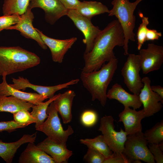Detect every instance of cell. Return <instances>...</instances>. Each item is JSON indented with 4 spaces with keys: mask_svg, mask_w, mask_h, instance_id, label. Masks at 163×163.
Here are the masks:
<instances>
[{
    "mask_svg": "<svg viewBox=\"0 0 163 163\" xmlns=\"http://www.w3.org/2000/svg\"><path fill=\"white\" fill-rule=\"evenodd\" d=\"M19 163H55L49 155L36 145L34 143H28L21 154Z\"/></svg>",
    "mask_w": 163,
    "mask_h": 163,
    "instance_id": "21",
    "label": "cell"
},
{
    "mask_svg": "<svg viewBox=\"0 0 163 163\" xmlns=\"http://www.w3.org/2000/svg\"><path fill=\"white\" fill-rule=\"evenodd\" d=\"M40 62L36 54L20 46L0 47V76L24 71Z\"/></svg>",
    "mask_w": 163,
    "mask_h": 163,
    "instance_id": "3",
    "label": "cell"
},
{
    "mask_svg": "<svg viewBox=\"0 0 163 163\" xmlns=\"http://www.w3.org/2000/svg\"><path fill=\"white\" fill-rule=\"evenodd\" d=\"M59 93L54 95L52 98L45 102H42L37 105H34L32 107V111L30 113L31 115L36 120L35 128L40 126L47 118L46 113L47 108L50 103L58 97Z\"/></svg>",
    "mask_w": 163,
    "mask_h": 163,
    "instance_id": "27",
    "label": "cell"
},
{
    "mask_svg": "<svg viewBox=\"0 0 163 163\" xmlns=\"http://www.w3.org/2000/svg\"><path fill=\"white\" fill-rule=\"evenodd\" d=\"M139 50L141 69L143 74L146 75L160 69L163 62L162 46L149 43L146 49Z\"/></svg>",
    "mask_w": 163,
    "mask_h": 163,
    "instance_id": "10",
    "label": "cell"
},
{
    "mask_svg": "<svg viewBox=\"0 0 163 163\" xmlns=\"http://www.w3.org/2000/svg\"><path fill=\"white\" fill-rule=\"evenodd\" d=\"M118 122H122L125 131L127 135L142 131V120L145 117L143 109L137 111L128 107H124L123 110L119 114Z\"/></svg>",
    "mask_w": 163,
    "mask_h": 163,
    "instance_id": "16",
    "label": "cell"
},
{
    "mask_svg": "<svg viewBox=\"0 0 163 163\" xmlns=\"http://www.w3.org/2000/svg\"><path fill=\"white\" fill-rule=\"evenodd\" d=\"M13 116L15 122L25 127L36 122V119L27 110H20L13 114Z\"/></svg>",
    "mask_w": 163,
    "mask_h": 163,
    "instance_id": "30",
    "label": "cell"
},
{
    "mask_svg": "<svg viewBox=\"0 0 163 163\" xmlns=\"http://www.w3.org/2000/svg\"><path fill=\"white\" fill-rule=\"evenodd\" d=\"M140 163L141 161L133 160L128 158L123 152H113L111 157L105 159L103 163Z\"/></svg>",
    "mask_w": 163,
    "mask_h": 163,
    "instance_id": "33",
    "label": "cell"
},
{
    "mask_svg": "<svg viewBox=\"0 0 163 163\" xmlns=\"http://www.w3.org/2000/svg\"><path fill=\"white\" fill-rule=\"evenodd\" d=\"M25 142L22 137L12 142H4L0 139V157L7 163H11L18 149Z\"/></svg>",
    "mask_w": 163,
    "mask_h": 163,
    "instance_id": "24",
    "label": "cell"
},
{
    "mask_svg": "<svg viewBox=\"0 0 163 163\" xmlns=\"http://www.w3.org/2000/svg\"><path fill=\"white\" fill-rule=\"evenodd\" d=\"M76 10L83 16L91 20L96 15L110 12L106 5L97 1L81 2Z\"/></svg>",
    "mask_w": 163,
    "mask_h": 163,
    "instance_id": "23",
    "label": "cell"
},
{
    "mask_svg": "<svg viewBox=\"0 0 163 163\" xmlns=\"http://www.w3.org/2000/svg\"><path fill=\"white\" fill-rule=\"evenodd\" d=\"M66 15L83 34L84 38L82 41L86 45L84 53L90 52L101 30L98 27L95 26L92 24L91 19L83 16L76 10H68Z\"/></svg>",
    "mask_w": 163,
    "mask_h": 163,
    "instance_id": "9",
    "label": "cell"
},
{
    "mask_svg": "<svg viewBox=\"0 0 163 163\" xmlns=\"http://www.w3.org/2000/svg\"><path fill=\"white\" fill-rule=\"evenodd\" d=\"M67 10H76L81 2L79 0H58Z\"/></svg>",
    "mask_w": 163,
    "mask_h": 163,
    "instance_id": "37",
    "label": "cell"
},
{
    "mask_svg": "<svg viewBox=\"0 0 163 163\" xmlns=\"http://www.w3.org/2000/svg\"><path fill=\"white\" fill-rule=\"evenodd\" d=\"M121 70L124 82L133 94H139L143 86L139 74L141 70L139 55L130 54Z\"/></svg>",
    "mask_w": 163,
    "mask_h": 163,
    "instance_id": "8",
    "label": "cell"
},
{
    "mask_svg": "<svg viewBox=\"0 0 163 163\" xmlns=\"http://www.w3.org/2000/svg\"><path fill=\"white\" fill-rule=\"evenodd\" d=\"M80 142L87 147H91L97 150L106 159L111 157L113 153L105 141L102 135H98L93 139H81L80 140Z\"/></svg>",
    "mask_w": 163,
    "mask_h": 163,
    "instance_id": "25",
    "label": "cell"
},
{
    "mask_svg": "<svg viewBox=\"0 0 163 163\" xmlns=\"http://www.w3.org/2000/svg\"><path fill=\"white\" fill-rule=\"evenodd\" d=\"M143 0H136L131 2L129 0H113L111 3L112 8L108 13L109 16H115L122 29L124 37V54H129L128 44L129 40L135 41L133 30L135 26L136 17L134 12L138 5Z\"/></svg>",
    "mask_w": 163,
    "mask_h": 163,
    "instance_id": "4",
    "label": "cell"
},
{
    "mask_svg": "<svg viewBox=\"0 0 163 163\" xmlns=\"http://www.w3.org/2000/svg\"><path fill=\"white\" fill-rule=\"evenodd\" d=\"M142 81L143 86L139 95L143 106L145 117H149L154 115L161 109L163 98L151 89V81L149 77H144Z\"/></svg>",
    "mask_w": 163,
    "mask_h": 163,
    "instance_id": "11",
    "label": "cell"
},
{
    "mask_svg": "<svg viewBox=\"0 0 163 163\" xmlns=\"http://www.w3.org/2000/svg\"><path fill=\"white\" fill-rule=\"evenodd\" d=\"M34 104L12 96L0 95V112L12 114L22 110H30Z\"/></svg>",
    "mask_w": 163,
    "mask_h": 163,
    "instance_id": "22",
    "label": "cell"
},
{
    "mask_svg": "<svg viewBox=\"0 0 163 163\" xmlns=\"http://www.w3.org/2000/svg\"><path fill=\"white\" fill-rule=\"evenodd\" d=\"M46 113L47 119L36 129L44 133L49 139L57 143L66 144L69 136L74 133L72 127L69 125L67 129L64 130L53 101L48 106Z\"/></svg>",
    "mask_w": 163,
    "mask_h": 163,
    "instance_id": "5",
    "label": "cell"
},
{
    "mask_svg": "<svg viewBox=\"0 0 163 163\" xmlns=\"http://www.w3.org/2000/svg\"><path fill=\"white\" fill-rule=\"evenodd\" d=\"M148 147L155 161L157 163H163V151L159 148L158 145L150 143L148 145Z\"/></svg>",
    "mask_w": 163,
    "mask_h": 163,
    "instance_id": "36",
    "label": "cell"
},
{
    "mask_svg": "<svg viewBox=\"0 0 163 163\" xmlns=\"http://www.w3.org/2000/svg\"><path fill=\"white\" fill-rule=\"evenodd\" d=\"M21 18V15L14 14L3 15L0 17V32L3 29L7 30L11 26L18 23Z\"/></svg>",
    "mask_w": 163,
    "mask_h": 163,
    "instance_id": "32",
    "label": "cell"
},
{
    "mask_svg": "<svg viewBox=\"0 0 163 163\" xmlns=\"http://www.w3.org/2000/svg\"><path fill=\"white\" fill-rule=\"evenodd\" d=\"M31 10L27 7L25 12L21 15L19 21L15 25L11 26L7 30H16L19 31L23 36L34 40L42 49L46 50L47 47L33 26L32 22L34 17Z\"/></svg>",
    "mask_w": 163,
    "mask_h": 163,
    "instance_id": "15",
    "label": "cell"
},
{
    "mask_svg": "<svg viewBox=\"0 0 163 163\" xmlns=\"http://www.w3.org/2000/svg\"><path fill=\"white\" fill-rule=\"evenodd\" d=\"M25 127L14 120L0 122V132L6 131L10 133L16 130L17 129Z\"/></svg>",
    "mask_w": 163,
    "mask_h": 163,
    "instance_id": "35",
    "label": "cell"
},
{
    "mask_svg": "<svg viewBox=\"0 0 163 163\" xmlns=\"http://www.w3.org/2000/svg\"><path fill=\"white\" fill-rule=\"evenodd\" d=\"M30 0H4L2 7L3 15H21L26 10Z\"/></svg>",
    "mask_w": 163,
    "mask_h": 163,
    "instance_id": "26",
    "label": "cell"
},
{
    "mask_svg": "<svg viewBox=\"0 0 163 163\" xmlns=\"http://www.w3.org/2000/svg\"><path fill=\"white\" fill-rule=\"evenodd\" d=\"M116 57L103 64L98 70L89 72H82L80 78L84 87L90 93L92 101L97 100L104 107L106 104L107 89L117 68Z\"/></svg>",
    "mask_w": 163,
    "mask_h": 163,
    "instance_id": "2",
    "label": "cell"
},
{
    "mask_svg": "<svg viewBox=\"0 0 163 163\" xmlns=\"http://www.w3.org/2000/svg\"><path fill=\"white\" fill-rule=\"evenodd\" d=\"M152 91L155 92L163 98V87L160 85L151 86Z\"/></svg>",
    "mask_w": 163,
    "mask_h": 163,
    "instance_id": "39",
    "label": "cell"
},
{
    "mask_svg": "<svg viewBox=\"0 0 163 163\" xmlns=\"http://www.w3.org/2000/svg\"><path fill=\"white\" fill-rule=\"evenodd\" d=\"M97 113L92 110H86L82 114L81 120L82 124L85 126H91L97 122Z\"/></svg>",
    "mask_w": 163,
    "mask_h": 163,
    "instance_id": "34",
    "label": "cell"
},
{
    "mask_svg": "<svg viewBox=\"0 0 163 163\" xmlns=\"http://www.w3.org/2000/svg\"><path fill=\"white\" fill-rule=\"evenodd\" d=\"M148 143L142 131L127 135L123 152L128 158L133 160L155 163Z\"/></svg>",
    "mask_w": 163,
    "mask_h": 163,
    "instance_id": "6",
    "label": "cell"
},
{
    "mask_svg": "<svg viewBox=\"0 0 163 163\" xmlns=\"http://www.w3.org/2000/svg\"><path fill=\"white\" fill-rule=\"evenodd\" d=\"M139 15L142 20V22L138 27L137 34V49L140 50L144 43L146 41V34L148 29L147 26L149 22L148 18L144 16L140 12L139 13Z\"/></svg>",
    "mask_w": 163,
    "mask_h": 163,
    "instance_id": "29",
    "label": "cell"
},
{
    "mask_svg": "<svg viewBox=\"0 0 163 163\" xmlns=\"http://www.w3.org/2000/svg\"><path fill=\"white\" fill-rule=\"evenodd\" d=\"M88 149L84 156V159L90 163H103L106 159L104 156L95 149L88 147Z\"/></svg>",
    "mask_w": 163,
    "mask_h": 163,
    "instance_id": "31",
    "label": "cell"
},
{
    "mask_svg": "<svg viewBox=\"0 0 163 163\" xmlns=\"http://www.w3.org/2000/svg\"><path fill=\"white\" fill-rule=\"evenodd\" d=\"M6 76L5 74L2 75V82L0 84V95L5 96H12L34 105H37L48 98L47 97L38 93L24 92L13 88L7 83Z\"/></svg>",
    "mask_w": 163,
    "mask_h": 163,
    "instance_id": "18",
    "label": "cell"
},
{
    "mask_svg": "<svg viewBox=\"0 0 163 163\" xmlns=\"http://www.w3.org/2000/svg\"><path fill=\"white\" fill-rule=\"evenodd\" d=\"M37 146L50 155L55 163L67 162L72 155V151L67 148L66 144L57 143L47 137Z\"/></svg>",
    "mask_w": 163,
    "mask_h": 163,
    "instance_id": "17",
    "label": "cell"
},
{
    "mask_svg": "<svg viewBox=\"0 0 163 163\" xmlns=\"http://www.w3.org/2000/svg\"><path fill=\"white\" fill-rule=\"evenodd\" d=\"M76 95L75 91L69 90L59 96L53 101L55 107L60 114L64 124L70 122L72 118V108L73 100Z\"/></svg>",
    "mask_w": 163,
    "mask_h": 163,
    "instance_id": "20",
    "label": "cell"
},
{
    "mask_svg": "<svg viewBox=\"0 0 163 163\" xmlns=\"http://www.w3.org/2000/svg\"><path fill=\"white\" fill-rule=\"evenodd\" d=\"M124 37L117 20L112 21L101 31L91 50L84 53V66L82 72H89L99 69L106 62L116 58L113 50L117 46H123Z\"/></svg>",
    "mask_w": 163,
    "mask_h": 163,
    "instance_id": "1",
    "label": "cell"
},
{
    "mask_svg": "<svg viewBox=\"0 0 163 163\" xmlns=\"http://www.w3.org/2000/svg\"><path fill=\"white\" fill-rule=\"evenodd\" d=\"M79 81L78 78L72 79L66 83L53 86H43L34 85L30 83L26 78L19 76L17 78H12V84L9 85L13 88L25 90L27 88H30L42 95L51 98L54 96L55 93L58 91L69 87L70 85L77 84Z\"/></svg>",
    "mask_w": 163,
    "mask_h": 163,
    "instance_id": "12",
    "label": "cell"
},
{
    "mask_svg": "<svg viewBox=\"0 0 163 163\" xmlns=\"http://www.w3.org/2000/svg\"><path fill=\"white\" fill-rule=\"evenodd\" d=\"M161 36V32H158L155 29H148L146 34V41L158 40Z\"/></svg>",
    "mask_w": 163,
    "mask_h": 163,
    "instance_id": "38",
    "label": "cell"
},
{
    "mask_svg": "<svg viewBox=\"0 0 163 163\" xmlns=\"http://www.w3.org/2000/svg\"><path fill=\"white\" fill-rule=\"evenodd\" d=\"M35 29L44 43L50 49L53 61L62 63L65 54L77 40V38L63 40L55 39L47 36L40 30Z\"/></svg>",
    "mask_w": 163,
    "mask_h": 163,
    "instance_id": "14",
    "label": "cell"
},
{
    "mask_svg": "<svg viewBox=\"0 0 163 163\" xmlns=\"http://www.w3.org/2000/svg\"><path fill=\"white\" fill-rule=\"evenodd\" d=\"M145 138L148 143L158 144L163 142V121L156 123L144 133Z\"/></svg>",
    "mask_w": 163,
    "mask_h": 163,
    "instance_id": "28",
    "label": "cell"
},
{
    "mask_svg": "<svg viewBox=\"0 0 163 163\" xmlns=\"http://www.w3.org/2000/svg\"><path fill=\"white\" fill-rule=\"evenodd\" d=\"M107 97L110 99L117 100L124 107H132L135 110L139 108L142 105L138 95L129 93L117 83L108 90Z\"/></svg>",
    "mask_w": 163,
    "mask_h": 163,
    "instance_id": "19",
    "label": "cell"
},
{
    "mask_svg": "<svg viewBox=\"0 0 163 163\" xmlns=\"http://www.w3.org/2000/svg\"><path fill=\"white\" fill-rule=\"evenodd\" d=\"M27 7L31 10L34 8H42L45 12L46 21L51 25L66 15L68 11L58 0H30Z\"/></svg>",
    "mask_w": 163,
    "mask_h": 163,
    "instance_id": "13",
    "label": "cell"
},
{
    "mask_svg": "<svg viewBox=\"0 0 163 163\" xmlns=\"http://www.w3.org/2000/svg\"><path fill=\"white\" fill-rule=\"evenodd\" d=\"M114 119L112 116L105 115L100 120L98 130L101 132L106 142L113 152H123L127 134L122 128L119 132L115 129Z\"/></svg>",
    "mask_w": 163,
    "mask_h": 163,
    "instance_id": "7",
    "label": "cell"
}]
</instances>
